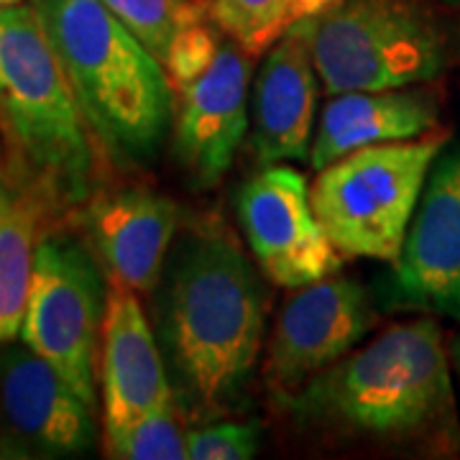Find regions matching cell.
<instances>
[{"mask_svg": "<svg viewBox=\"0 0 460 460\" xmlns=\"http://www.w3.org/2000/svg\"><path fill=\"white\" fill-rule=\"evenodd\" d=\"M51 208L41 192L5 169L0 174V343L21 338L39 230Z\"/></svg>", "mask_w": 460, "mask_h": 460, "instance_id": "17", "label": "cell"}, {"mask_svg": "<svg viewBox=\"0 0 460 460\" xmlns=\"http://www.w3.org/2000/svg\"><path fill=\"white\" fill-rule=\"evenodd\" d=\"M394 271L410 302L460 320V141L429 169Z\"/></svg>", "mask_w": 460, "mask_h": 460, "instance_id": "12", "label": "cell"}, {"mask_svg": "<svg viewBox=\"0 0 460 460\" xmlns=\"http://www.w3.org/2000/svg\"><path fill=\"white\" fill-rule=\"evenodd\" d=\"M220 44H223L220 31L213 23H208V18H199L177 33V39L172 41L164 57L166 75L177 93L195 83L199 75L213 65Z\"/></svg>", "mask_w": 460, "mask_h": 460, "instance_id": "22", "label": "cell"}, {"mask_svg": "<svg viewBox=\"0 0 460 460\" xmlns=\"http://www.w3.org/2000/svg\"><path fill=\"white\" fill-rule=\"evenodd\" d=\"M0 138L8 166L49 202L83 208L98 190V141L36 3L0 8Z\"/></svg>", "mask_w": 460, "mask_h": 460, "instance_id": "3", "label": "cell"}, {"mask_svg": "<svg viewBox=\"0 0 460 460\" xmlns=\"http://www.w3.org/2000/svg\"><path fill=\"white\" fill-rule=\"evenodd\" d=\"M102 425L177 407L164 353L148 325L138 292L108 279L100 335Z\"/></svg>", "mask_w": 460, "mask_h": 460, "instance_id": "15", "label": "cell"}, {"mask_svg": "<svg viewBox=\"0 0 460 460\" xmlns=\"http://www.w3.org/2000/svg\"><path fill=\"white\" fill-rule=\"evenodd\" d=\"M310 44L328 95L438 80L447 39L420 0H335L310 18Z\"/></svg>", "mask_w": 460, "mask_h": 460, "instance_id": "6", "label": "cell"}, {"mask_svg": "<svg viewBox=\"0 0 460 460\" xmlns=\"http://www.w3.org/2000/svg\"><path fill=\"white\" fill-rule=\"evenodd\" d=\"M105 295L95 259L66 235H41L21 343L39 353L95 407Z\"/></svg>", "mask_w": 460, "mask_h": 460, "instance_id": "7", "label": "cell"}, {"mask_svg": "<svg viewBox=\"0 0 460 460\" xmlns=\"http://www.w3.org/2000/svg\"><path fill=\"white\" fill-rule=\"evenodd\" d=\"M447 131L350 151L317 169L313 205L343 259L396 263Z\"/></svg>", "mask_w": 460, "mask_h": 460, "instance_id": "5", "label": "cell"}, {"mask_svg": "<svg viewBox=\"0 0 460 460\" xmlns=\"http://www.w3.org/2000/svg\"><path fill=\"white\" fill-rule=\"evenodd\" d=\"M376 320V310L358 281L332 274L295 289L266 348V386L287 404L361 343Z\"/></svg>", "mask_w": 460, "mask_h": 460, "instance_id": "8", "label": "cell"}, {"mask_svg": "<svg viewBox=\"0 0 460 460\" xmlns=\"http://www.w3.org/2000/svg\"><path fill=\"white\" fill-rule=\"evenodd\" d=\"M307 3H310V8H313V13H314V16H317L320 11H325V8H328V5H332L335 0H307Z\"/></svg>", "mask_w": 460, "mask_h": 460, "instance_id": "23", "label": "cell"}, {"mask_svg": "<svg viewBox=\"0 0 460 460\" xmlns=\"http://www.w3.org/2000/svg\"><path fill=\"white\" fill-rule=\"evenodd\" d=\"M18 3H23V0H0V8H8V5H18Z\"/></svg>", "mask_w": 460, "mask_h": 460, "instance_id": "24", "label": "cell"}, {"mask_svg": "<svg viewBox=\"0 0 460 460\" xmlns=\"http://www.w3.org/2000/svg\"><path fill=\"white\" fill-rule=\"evenodd\" d=\"M261 443L259 422L210 420L195 429H187V458L190 460H248L256 456Z\"/></svg>", "mask_w": 460, "mask_h": 460, "instance_id": "21", "label": "cell"}, {"mask_svg": "<svg viewBox=\"0 0 460 460\" xmlns=\"http://www.w3.org/2000/svg\"><path fill=\"white\" fill-rule=\"evenodd\" d=\"M251 57L223 39L198 80L180 90L174 113V151L198 187H213L228 174L248 133Z\"/></svg>", "mask_w": 460, "mask_h": 460, "instance_id": "11", "label": "cell"}, {"mask_svg": "<svg viewBox=\"0 0 460 460\" xmlns=\"http://www.w3.org/2000/svg\"><path fill=\"white\" fill-rule=\"evenodd\" d=\"M95 445V407L26 343L0 350V447L26 458H75Z\"/></svg>", "mask_w": 460, "mask_h": 460, "instance_id": "10", "label": "cell"}, {"mask_svg": "<svg viewBox=\"0 0 460 460\" xmlns=\"http://www.w3.org/2000/svg\"><path fill=\"white\" fill-rule=\"evenodd\" d=\"M105 456L115 460H184L187 432L181 429L180 407L141 414L128 422L102 425Z\"/></svg>", "mask_w": 460, "mask_h": 460, "instance_id": "19", "label": "cell"}, {"mask_svg": "<svg viewBox=\"0 0 460 460\" xmlns=\"http://www.w3.org/2000/svg\"><path fill=\"white\" fill-rule=\"evenodd\" d=\"M156 289L177 407L195 420H220L243 402L261 356V277L228 230L202 226L172 246Z\"/></svg>", "mask_w": 460, "mask_h": 460, "instance_id": "1", "label": "cell"}, {"mask_svg": "<svg viewBox=\"0 0 460 460\" xmlns=\"http://www.w3.org/2000/svg\"><path fill=\"white\" fill-rule=\"evenodd\" d=\"M102 154L146 164L174 126L177 90L162 59L100 0H33Z\"/></svg>", "mask_w": 460, "mask_h": 460, "instance_id": "4", "label": "cell"}, {"mask_svg": "<svg viewBox=\"0 0 460 460\" xmlns=\"http://www.w3.org/2000/svg\"><path fill=\"white\" fill-rule=\"evenodd\" d=\"M208 21L248 57H263L284 33L313 18L307 0H208Z\"/></svg>", "mask_w": 460, "mask_h": 460, "instance_id": "18", "label": "cell"}, {"mask_svg": "<svg viewBox=\"0 0 460 460\" xmlns=\"http://www.w3.org/2000/svg\"><path fill=\"white\" fill-rule=\"evenodd\" d=\"M443 3H447V5H458L460 8V0H443Z\"/></svg>", "mask_w": 460, "mask_h": 460, "instance_id": "25", "label": "cell"}, {"mask_svg": "<svg viewBox=\"0 0 460 460\" xmlns=\"http://www.w3.org/2000/svg\"><path fill=\"white\" fill-rule=\"evenodd\" d=\"M238 217L256 266L277 287L295 292L343 266L314 213L313 184L295 166H261L238 195Z\"/></svg>", "mask_w": 460, "mask_h": 460, "instance_id": "9", "label": "cell"}, {"mask_svg": "<svg viewBox=\"0 0 460 460\" xmlns=\"http://www.w3.org/2000/svg\"><path fill=\"white\" fill-rule=\"evenodd\" d=\"M438 120V95L414 84L330 95L317 120L307 162L313 169H323L358 148L420 138L435 131L440 126Z\"/></svg>", "mask_w": 460, "mask_h": 460, "instance_id": "16", "label": "cell"}, {"mask_svg": "<svg viewBox=\"0 0 460 460\" xmlns=\"http://www.w3.org/2000/svg\"><path fill=\"white\" fill-rule=\"evenodd\" d=\"M320 75L310 44V18L299 21L263 54L253 84L251 148L261 166L310 159Z\"/></svg>", "mask_w": 460, "mask_h": 460, "instance_id": "13", "label": "cell"}, {"mask_svg": "<svg viewBox=\"0 0 460 460\" xmlns=\"http://www.w3.org/2000/svg\"><path fill=\"white\" fill-rule=\"evenodd\" d=\"M83 223L108 279L156 292L180 226L174 199L146 187L105 190L84 202Z\"/></svg>", "mask_w": 460, "mask_h": 460, "instance_id": "14", "label": "cell"}, {"mask_svg": "<svg viewBox=\"0 0 460 460\" xmlns=\"http://www.w3.org/2000/svg\"><path fill=\"white\" fill-rule=\"evenodd\" d=\"M287 407L307 428L414 443L453 425V381L435 320L396 323L314 376Z\"/></svg>", "mask_w": 460, "mask_h": 460, "instance_id": "2", "label": "cell"}, {"mask_svg": "<svg viewBox=\"0 0 460 460\" xmlns=\"http://www.w3.org/2000/svg\"><path fill=\"white\" fill-rule=\"evenodd\" d=\"M100 3L136 39H141L162 59V65L177 33L199 18H208L205 5L195 0H100Z\"/></svg>", "mask_w": 460, "mask_h": 460, "instance_id": "20", "label": "cell"}]
</instances>
